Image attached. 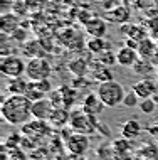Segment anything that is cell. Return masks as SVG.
Here are the masks:
<instances>
[{"label":"cell","mask_w":158,"mask_h":160,"mask_svg":"<svg viewBox=\"0 0 158 160\" xmlns=\"http://www.w3.org/2000/svg\"><path fill=\"white\" fill-rule=\"evenodd\" d=\"M0 115L3 122L12 127H24L31 122L32 116V101L25 94H8L2 101Z\"/></svg>","instance_id":"6da1fadb"},{"label":"cell","mask_w":158,"mask_h":160,"mask_svg":"<svg viewBox=\"0 0 158 160\" xmlns=\"http://www.w3.org/2000/svg\"><path fill=\"white\" fill-rule=\"evenodd\" d=\"M96 93H98V96L101 98V101L104 103L106 108L121 106L123 101H125V96H126V91H125V88H123V84L118 83L116 79L99 83Z\"/></svg>","instance_id":"7a4b0ae2"},{"label":"cell","mask_w":158,"mask_h":160,"mask_svg":"<svg viewBox=\"0 0 158 160\" xmlns=\"http://www.w3.org/2000/svg\"><path fill=\"white\" fill-rule=\"evenodd\" d=\"M69 127L76 133L91 135V133H94L98 130V120H96V116L86 113L84 110H74V111H71Z\"/></svg>","instance_id":"3957f363"},{"label":"cell","mask_w":158,"mask_h":160,"mask_svg":"<svg viewBox=\"0 0 158 160\" xmlns=\"http://www.w3.org/2000/svg\"><path fill=\"white\" fill-rule=\"evenodd\" d=\"M29 81H42V79H49L52 74V66L47 59L44 58H31V61L27 62V69H25Z\"/></svg>","instance_id":"277c9868"},{"label":"cell","mask_w":158,"mask_h":160,"mask_svg":"<svg viewBox=\"0 0 158 160\" xmlns=\"http://www.w3.org/2000/svg\"><path fill=\"white\" fill-rule=\"evenodd\" d=\"M25 69H27V62L19 56H3L0 61V72L5 78H20L25 74Z\"/></svg>","instance_id":"5b68a950"},{"label":"cell","mask_w":158,"mask_h":160,"mask_svg":"<svg viewBox=\"0 0 158 160\" xmlns=\"http://www.w3.org/2000/svg\"><path fill=\"white\" fill-rule=\"evenodd\" d=\"M67 150L76 155V157H83L86 155V152L89 150V137L83 135V133H76L72 132L71 137H67Z\"/></svg>","instance_id":"8992f818"},{"label":"cell","mask_w":158,"mask_h":160,"mask_svg":"<svg viewBox=\"0 0 158 160\" xmlns=\"http://www.w3.org/2000/svg\"><path fill=\"white\" fill-rule=\"evenodd\" d=\"M54 103L50 101V98H42L39 101L32 103V116L34 120H42V122H49L50 115L54 111Z\"/></svg>","instance_id":"52a82bcc"},{"label":"cell","mask_w":158,"mask_h":160,"mask_svg":"<svg viewBox=\"0 0 158 160\" xmlns=\"http://www.w3.org/2000/svg\"><path fill=\"white\" fill-rule=\"evenodd\" d=\"M116 59H118L119 66L133 68L141 58H140V54H138L136 49H131V47H128V46H123V47H119V49L116 51Z\"/></svg>","instance_id":"ba28073f"},{"label":"cell","mask_w":158,"mask_h":160,"mask_svg":"<svg viewBox=\"0 0 158 160\" xmlns=\"http://www.w3.org/2000/svg\"><path fill=\"white\" fill-rule=\"evenodd\" d=\"M104 103L101 101V98L98 96V93H89L84 96L83 99V108L81 110H84L86 113L89 115H93V116H98V115H101L103 113V110H104Z\"/></svg>","instance_id":"9c48e42d"},{"label":"cell","mask_w":158,"mask_h":160,"mask_svg":"<svg viewBox=\"0 0 158 160\" xmlns=\"http://www.w3.org/2000/svg\"><path fill=\"white\" fill-rule=\"evenodd\" d=\"M119 132H121V137L125 140H136V138L141 135L143 128H141V123L136 118H130L125 123L119 125Z\"/></svg>","instance_id":"30bf717a"},{"label":"cell","mask_w":158,"mask_h":160,"mask_svg":"<svg viewBox=\"0 0 158 160\" xmlns=\"http://www.w3.org/2000/svg\"><path fill=\"white\" fill-rule=\"evenodd\" d=\"M133 91L141 99H145V98H151L155 93H158V86L153 79L145 78V79H140L138 83L133 84Z\"/></svg>","instance_id":"8fae6325"},{"label":"cell","mask_w":158,"mask_h":160,"mask_svg":"<svg viewBox=\"0 0 158 160\" xmlns=\"http://www.w3.org/2000/svg\"><path fill=\"white\" fill-rule=\"evenodd\" d=\"M69 118H71V113L67 111V108L55 106L50 118H49V125L52 128H62L66 123H69Z\"/></svg>","instance_id":"7c38bea8"},{"label":"cell","mask_w":158,"mask_h":160,"mask_svg":"<svg viewBox=\"0 0 158 160\" xmlns=\"http://www.w3.org/2000/svg\"><path fill=\"white\" fill-rule=\"evenodd\" d=\"M29 83L31 81L24 79L22 76L20 78H8L7 91H8V94H25V91L29 88Z\"/></svg>","instance_id":"4fadbf2b"},{"label":"cell","mask_w":158,"mask_h":160,"mask_svg":"<svg viewBox=\"0 0 158 160\" xmlns=\"http://www.w3.org/2000/svg\"><path fill=\"white\" fill-rule=\"evenodd\" d=\"M86 31L94 37H104L106 36V22L103 19H93L86 22Z\"/></svg>","instance_id":"5bb4252c"},{"label":"cell","mask_w":158,"mask_h":160,"mask_svg":"<svg viewBox=\"0 0 158 160\" xmlns=\"http://www.w3.org/2000/svg\"><path fill=\"white\" fill-rule=\"evenodd\" d=\"M108 49H109V44L104 41V37H93V39H89V42H88V51L93 54H96V56H99L101 52H104V51H108Z\"/></svg>","instance_id":"9a60e30c"},{"label":"cell","mask_w":158,"mask_h":160,"mask_svg":"<svg viewBox=\"0 0 158 160\" xmlns=\"http://www.w3.org/2000/svg\"><path fill=\"white\" fill-rule=\"evenodd\" d=\"M155 51H156V46H155V42L151 41V39H143L141 42H140V47H138V54H140V58L141 59H150L153 58V54H155Z\"/></svg>","instance_id":"2e32d148"},{"label":"cell","mask_w":158,"mask_h":160,"mask_svg":"<svg viewBox=\"0 0 158 160\" xmlns=\"http://www.w3.org/2000/svg\"><path fill=\"white\" fill-rule=\"evenodd\" d=\"M88 69H89V66H88L86 59L78 58V59H74V61L69 62V71L76 78H84V76L88 74Z\"/></svg>","instance_id":"e0dca14e"},{"label":"cell","mask_w":158,"mask_h":160,"mask_svg":"<svg viewBox=\"0 0 158 160\" xmlns=\"http://www.w3.org/2000/svg\"><path fill=\"white\" fill-rule=\"evenodd\" d=\"M123 32H125L128 37L135 39V41H138V42H141L143 39H146V37H148L146 31H145L143 27H140V25H131V27L125 25V27H123Z\"/></svg>","instance_id":"ac0fdd59"},{"label":"cell","mask_w":158,"mask_h":160,"mask_svg":"<svg viewBox=\"0 0 158 160\" xmlns=\"http://www.w3.org/2000/svg\"><path fill=\"white\" fill-rule=\"evenodd\" d=\"M93 79H96L98 83H104V81H111V79H114V78H113V71H111V68H108V66H103V64H101V68H99V69L93 71Z\"/></svg>","instance_id":"d6986e66"},{"label":"cell","mask_w":158,"mask_h":160,"mask_svg":"<svg viewBox=\"0 0 158 160\" xmlns=\"http://www.w3.org/2000/svg\"><path fill=\"white\" fill-rule=\"evenodd\" d=\"M25 96H27L31 101L34 103V101H39V99H42V98H45L47 94H45L44 91H41L39 88H37V84L34 83V81H31L29 83V88H27V91H25Z\"/></svg>","instance_id":"ffe728a7"},{"label":"cell","mask_w":158,"mask_h":160,"mask_svg":"<svg viewBox=\"0 0 158 160\" xmlns=\"http://www.w3.org/2000/svg\"><path fill=\"white\" fill-rule=\"evenodd\" d=\"M98 61H99V64H103V66H114V64H118V59H116V54L111 52V49L104 51V52H101L99 56H98Z\"/></svg>","instance_id":"44dd1931"},{"label":"cell","mask_w":158,"mask_h":160,"mask_svg":"<svg viewBox=\"0 0 158 160\" xmlns=\"http://www.w3.org/2000/svg\"><path fill=\"white\" fill-rule=\"evenodd\" d=\"M156 103L153 101V98H145V99H141L140 101V111L141 113H145V115H151V113H155V110H156Z\"/></svg>","instance_id":"7402d4cb"},{"label":"cell","mask_w":158,"mask_h":160,"mask_svg":"<svg viewBox=\"0 0 158 160\" xmlns=\"http://www.w3.org/2000/svg\"><path fill=\"white\" fill-rule=\"evenodd\" d=\"M140 96L136 94L133 89L131 91H128L126 93V96H125V101H123V106H126V108H135V106H140Z\"/></svg>","instance_id":"603a6c76"},{"label":"cell","mask_w":158,"mask_h":160,"mask_svg":"<svg viewBox=\"0 0 158 160\" xmlns=\"http://www.w3.org/2000/svg\"><path fill=\"white\" fill-rule=\"evenodd\" d=\"M125 46H128V47H131V49H136V51H138L140 42H138V41H135V39H131V37H128V39H126V42H125Z\"/></svg>","instance_id":"cb8c5ba5"},{"label":"cell","mask_w":158,"mask_h":160,"mask_svg":"<svg viewBox=\"0 0 158 160\" xmlns=\"http://www.w3.org/2000/svg\"><path fill=\"white\" fill-rule=\"evenodd\" d=\"M151 98H153V101H155V103H156V105H158V93H155V94H153V96H151Z\"/></svg>","instance_id":"d4e9b609"}]
</instances>
